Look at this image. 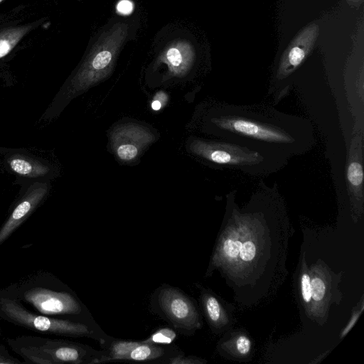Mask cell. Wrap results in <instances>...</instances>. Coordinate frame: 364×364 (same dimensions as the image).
Returning a JSON list of instances; mask_svg holds the SVG:
<instances>
[{"label": "cell", "instance_id": "obj_1", "mask_svg": "<svg viewBox=\"0 0 364 364\" xmlns=\"http://www.w3.org/2000/svg\"><path fill=\"white\" fill-rule=\"evenodd\" d=\"M209 123L222 139L274 159L289 161L303 155L316 141L309 119L264 105H225Z\"/></svg>", "mask_w": 364, "mask_h": 364}, {"label": "cell", "instance_id": "obj_2", "mask_svg": "<svg viewBox=\"0 0 364 364\" xmlns=\"http://www.w3.org/2000/svg\"><path fill=\"white\" fill-rule=\"evenodd\" d=\"M252 196L247 207L236 208L234 193L230 198V214L221 232L206 272L208 276L215 269H221L229 277L242 270L260 263L262 256L269 252L271 238L266 234L264 208L262 205L264 184Z\"/></svg>", "mask_w": 364, "mask_h": 364}, {"label": "cell", "instance_id": "obj_3", "mask_svg": "<svg viewBox=\"0 0 364 364\" xmlns=\"http://www.w3.org/2000/svg\"><path fill=\"white\" fill-rule=\"evenodd\" d=\"M129 26L123 22L116 23L105 31L91 48L81 66L63 91L62 97L55 100H67L105 80L110 75L118 55L128 36Z\"/></svg>", "mask_w": 364, "mask_h": 364}, {"label": "cell", "instance_id": "obj_4", "mask_svg": "<svg viewBox=\"0 0 364 364\" xmlns=\"http://www.w3.org/2000/svg\"><path fill=\"white\" fill-rule=\"evenodd\" d=\"M191 152L218 167L235 169L247 174L261 176L275 173L289 161L263 155L245 146L221 139H193Z\"/></svg>", "mask_w": 364, "mask_h": 364}, {"label": "cell", "instance_id": "obj_5", "mask_svg": "<svg viewBox=\"0 0 364 364\" xmlns=\"http://www.w3.org/2000/svg\"><path fill=\"white\" fill-rule=\"evenodd\" d=\"M0 309L10 321L33 331L66 336L90 338L100 342V345L111 337L107 335L97 323L84 321L51 318L36 315L24 309L14 299H1Z\"/></svg>", "mask_w": 364, "mask_h": 364}, {"label": "cell", "instance_id": "obj_6", "mask_svg": "<svg viewBox=\"0 0 364 364\" xmlns=\"http://www.w3.org/2000/svg\"><path fill=\"white\" fill-rule=\"evenodd\" d=\"M150 304L156 314L183 334L191 335L203 325L196 303L178 288L161 285L152 294Z\"/></svg>", "mask_w": 364, "mask_h": 364}, {"label": "cell", "instance_id": "obj_7", "mask_svg": "<svg viewBox=\"0 0 364 364\" xmlns=\"http://www.w3.org/2000/svg\"><path fill=\"white\" fill-rule=\"evenodd\" d=\"M309 269L312 298L309 318L322 325L328 318L331 305L341 301L342 294L338 286L342 273H334L320 259Z\"/></svg>", "mask_w": 364, "mask_h": 364}, {"label": "cell", "instance_id": "obj_8", "mask_svg": "<svg viewBox=\"0 0 364 364\" xmlns=\"http://www.w3.org/2000/svg\"><path fill=\"white\" fill-rule=\"evenodd\" d=\"M23 298L43 314L81 316L93 319L83 304L68 291L36 287L25 291Z\"/></svg>", "mask_w": 364, "mask_h": 364}, {"label": "cell", "instance_id": "obj_9", "mask_svg": "<svg viewBox=\"0 0 364 364\" xmlns=\"http://www.w3.org/2000/svg\"><path fill=\"white\" fill-rule=\"evenodd\" d=\"M319 26L312 22L303 28L283 52L275 78L282 82L290 76L304 61L319 36Z\"/></svg>", "mask_w": 364, "mask_h": 364}, {"label": "cell", "instance_id": "obj_10", "mask_svg": "<svg viewBox=\"0 0 364 364\" xmlns=\"http://www.w3.org/2000/svg\"><path fill=\"white\" fill-rule=\"evenodd\" d=\"M154 140L148 129L136 124L119 126L110 134L113 151L119 160L126 162L134 160Z\"/></svg>", "mask_w": 364, "mask_h": 364}, {"label": "cell", "instance_id": "obj_11", "mask_svg": "<svg viewBox=\"0 0 364 364\" xmlns=\"http://www.w3.org/2000/svg\"><path fill=\"white\" fill-rule=\"evenodd\" d=\"M49 188L48 181H36L28 188L0 229V245L40 205Z\"/></svg>", "mask_w": 364, "mask_h": 364}, {"label": "cell", "instance_id": "obj_12", "mask_svg": "<svg viewBox=\"0 0 364 364\" xmlns=\"http://www.w3.org/2000/svg\"><path fill=\"white\" fill-rule=\"evenodd\" d=\"M39 345L21 347L19 354L28 360L40 364L70 363L74 355L70 341L45 340Z\"/></svg>", "mask_w": 364, "mask_h": 364}, {"label": "cell", "instance_id": "obj_13", "mask_svg": "<svg viewBox=\"0 0 364 364\" xmlns=\"http://www.w3.org/2000/svg\"><path fill=\"white\" fill-rule=\"evenodd\" d=\"M193 45L184 39H177L168 43L159 56V62L168 69V75L183 77L186 75L195 60Z\"/></svg>", "mask_w": 364, "mask_h": 364}, {"label": "cell", "instance_id": "obj_14", "mask_svg": "<svg viewBox=\"0 0 364 364\" xmlns=\"http://www.w3.org/2000/svg\"><path fill=\"white\" fill-rule=\"evenodd\" d=\"M183 352L174 346L154 344L139 341L122 361L168 363L173 357Z\"/></svg>", "mask_w": 364, "mask_h": 364}, {"label": "cell", "instance_id": "obj_15", "mask_svg": "<svg viewBox=\"0 0 364 364\" xmlns=\"http://www.w3.org/2000/svg\"><path fill=\"white\" fill-rule=\"evenodd\" d=\"M200 304L212 331L218 333L230 324L228 313L219 298L209 289L200 291Z\"/></svg>", "mask_w": 364, "mask_h": 364}, {"label": "cell", "instance_id": "obj_16", "mask_svg": "<svg viewBox=\"0 0 364 364\" xmlns=\"http://www.w3.org/2000/svg\"><path fill=\"white\" fill-rule=\"evenodd\" d=\"M6 164L13 173L30 179H44L51 172L48 164L20 153L9 155L6 159Z\"/></svg>", "mask_w": 364, "mask_h": 364}, {"label": "cell", "instance_id": "obj_17", "mask_svg": "<svg viewBox=\"0 0 364 364\" xmlns=\"http://www.w3.org/2000/svg\"><path fill=\"white\" fill-rule=\"evenodd\" d=\"M35 25L11 27L0 31V59L7 55Z\"/></svg>", "mask_w": 364, "mask_h": 364}, {"label": "cell", "instance_id": "obj_18", "mask_svg": "<svg viewBox=\"0 0 364 364\" xmlns=\"http://www.w3.org/2000/svg\"><path fill=\"white\" fill-rule=\"evenodd\" d=\"M252 343L245 334H237L234 338L220 342L218 348L228 353L233 352L234 355L244 358L251 350Z\"/></svg>", "mask_w": 364, "mask_h": 364}, {"label": "cell", "instance_id": "obj_19", "mask_svg": "<svg viewBox=\"0 0 364 364\" xmlns=\"http://www.w3.org/2000/svg\"><path fill=\"white\" fill-rule=\"evenodd\" d=\"M299 289L302 305L307 316L309 318L311 309V283L309 269L306 262L304 255L302 259L301 267L299 274Z\"/></svg>", "mask_w": 364, "mask_h": 364}, {"label": "cell", "instance_id": "obj_20", "mask_svg": "<svg viewBox=\"0 0 364 364\" xmlns=\"http://www.w3.org/2000/svg\"><path fill=\"white\" fill-rule=\"evenodd\" d=\"M176 337V331L166 327L158 329L143 341L154 344H170L175 340Z\"/></svg>", "mask_w": 364, "mask_h": 364}, {"label": "cell", "instance_id": "obj_21", "mask_svg": "<svg viewBox=\"0 0 364 364\" xmlns=\"http://www.w3.org/2000/svg\"><path fill=\"white\" fill-rule=\"evenodd\" d=\"M347 178L350 185L361 186L363 181L362 164L359 161H352L347 168Z\"/></svg>", "mask_w": 364, "mask_h": 364}, {"label": "cell", "instance_id": "obj_22", "mask_svg": "<svg viewBox=\"0 0 364 364\" xmlns=\"http://www.w3.org/2000/svg\"><path fill=\"white\" fill-rule=\"evenodd\" d=\"M363 309H364V304H363V298H362L360 304V306L353 310L349 321L348 322L346 326L343 328V329L341 332L340 338H343L354 326V325L358 320L361 313L363 312Z\"/></svg>", "mask_w": 364, "mask_h": 364}, {"label": "cell", "instance_id": "obj_23", "mask_svg": "<svg viewBox=\"0 0 364 364\" xmlns=\"http://www.w3.org/2000/svg\"><path fill=\"white\" fill-rule=\"evenodd\" d=\"M204 363H206V360L192 355H185L183 353L173 357L168 364H201Z\"/></svg>", "mask_w": 364, "mask_h": 364}, {"label": "cell", "instance_id": "obj_24", "mask_svg": "<svg viewBox=\"0 0 364 364\" xmlns=\"http://www.w3.org/2000/svg\"><path fill=\"white\" fill-rule=\"evenodd\" d=\"M168 101V95L163 91L157 92L151 103V107L154 111L160 110Z\"/></svg>", "mask_w": 364, "mask_h": 364}, {"label": "cell", "instance_id": "obj_25", "mask_svg": "<svg viewBox=\"0 0 364 364\" xmlns=\"http://www.w3.org/2000/svg\"><path fill=\"white\" fill-rule=\"evenodd\" d=\"M132 4L127 0H122L119 1L117 5V9L120 13L124 14H127L130 13L132 10Z\"/></svg>", "mask_w": 364, "mask_h": 364}, {"label": "cell", "instance_id": "obj_26", "mask_svg": "<svg viewBox=\"0 0 364 364\" xmlns=\"http://www.w3.org/2000/svg\"><path fill=\"white\" fill-rule=\"evenodd\" d=\"M350 1H353L354 2H356V3H358L359 1L360 2H362V0H350Z\"/></svg>", "mask_w": 364, "mask_h": 364}]
</instances>
